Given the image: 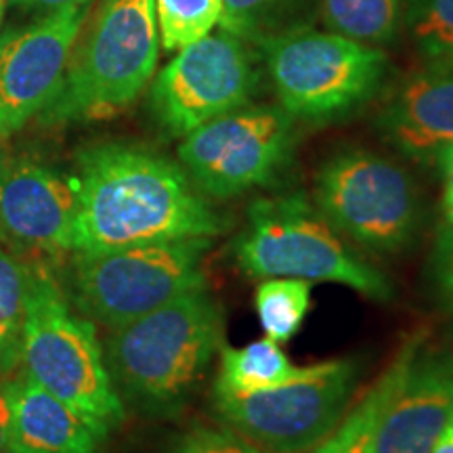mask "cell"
<instances>
[{
  "mask_svg": "<svg viewBox=\"0 0 453 453\" xmlns=\"http://www.w3.org/2000/svg\"><path fill=\"white\" fill-rule=\"evenodd\" d=\"M72 252L134 243L217 240L231 219L212 206L185 168L143 147L93 145L78 154Z\"/></svg>",
  "mask_w": 453,
  "mask_h": 453,
  "instance_id": "1",
  "label": "cell"
},
{
  "mask_svg": "<svg viewBox=\"0 0 453 453\" xmlns=\"http://www.w3.org/2000/svg\"><path fill=\"white\" fill-rule=\"evenodd\" d=\"M223 309L206 288L110 330L105 364L116 390L154 416H174L223 347Z\"/></svg>",
  "mask_w": 453,
  "mask_h": 453,
  "instance_id": "2",
  "label": "cell"
},
{
  "mask_svg": "<svg viewBox=\"0 0 453 453\" xmlns=\"http://www.w3.org/2000/svg\"><path fill=\"white\" fill-rule=\"evenodd\" d=\"M231 254L252 280L294 277L340 283L372 300L393 296L388 277L359 257L303 194L257 197Z\"/></svg>",
  "mask_w": 453,
  "mask_h": 453,
  "instance_id": "3",
  "label": "cell"
},
{
  "mask_svg": "<svg viewBox=\"0 0 453 453\" xmlns=\"http://www.w3.org/2000/svg\"><path fill=\"white\" fill-rule=\"evenodd\" d=\"M157 50L156 0H104L84 41L73 44L44 122H93L124 111L154 78Z\"/></svg>",
  "mask_w": 453,
  "mask_h": 453,
  "instance_id": "4",
  "label": "cell"
},
{
  "mask_svg": "<svg viewBox=\"0 0 453 453\" xmlns=\"http://www.w3.org/2000/svg\"><path fill=\"white\" fill-rule=\"evenodd\" d=\"M21 364L26 373L87 416L105 437L124 422L118 395L97 332L73 313L47 265H27L26 326Z\"/></svg>",
  "mask_w": 453,
  "mask_h": 453,
  "instance_id": "5",
  "label": "cell"
},
{
  "mask_svg": "<svg viewBox=\"0 0 453 453\" xmlns=\"http://www.w3.org/2000/svg\"><path fill=\"white\" fill-rule=\"evenodd\" d=\"M214 240L134 243L73 252L72 300L87 319L116 330L187 292L206 288L203 258Z\"/></svg>",
  "mask_w": 453,
  "mask_h": 453,
  "instance_id": "6",
  "label": "cell"
},
{
  "mask_svg": "<svg viewBox=\"0 0 453 453\" xmlns=\"http://www.w3.org/2000/svg\"><path fill=\"white\" fill-rule=\"evenodd\" d=\"M280 105L294 120L326 122L373 97L388 59L370 44L303 27L258 44Z\"/></svg>",
  "mask_w": 453,
  "mask_h": 453,
  "instance_id": "7",
  "label": "cell"
},
{
  "mask_svg": "<svg viewBox=\"0 0 453 453\" xmlns=\"http://www.w3.org/2000/svg\"><path fill=\"white\" fill-rule=\"evenodd\" d=\"M359 382L355 359L307 365L277 387L234 393L214 387L219 422L267 453H309L347 416Z\"/></svg>",
  "mask_w": 453,
  "mask_h": 453,
  "instance_id": "8",
  "label": "cell"
},
{
  "mask_svg": "<svg viewBox=\"0 0 453 453\" xmlns=\"http://www.w3.org/2000/svg\"><path fill=\"white\" fill-rule=\"evenodd\" d=\"M313 203L340 235L373 254L403 252L420 229V196L411 174L361 147L321 164Z\"/></svg>",
  "mask_w": 453,
  "mask_h": 453,
  "instance_id": "9",
  "label": "cell"
},
{
  "mask_svg": "<svg viewBox=\"0 0 453 453\" xmlns=\"http://www.w3.org/2000/svg\"><path fill=\"white\" fill-rule=\"evenodd\" d=\"M294 118L281 105H242L185 134L179 160L211 200L275 183L292 157Z\"/></svg>",
  "mask_w": 453,
  "mask_h": 453,
  "instance_id": "10",
  "label": "cell"
},
{
  "mask_svg": "<svg viewBox=\"0 0 453 453\" xmlns=\"http://www.w3.org/2000/svg\"><path fill=\"white\" fill-rule=\"evenodd\" d=\"M260 82L252 44L220 30L179 50L150 90L156 122L173 137L250 104Z\"/></svg>",
  "mask_w": 453,
  "mask_h": 453,
  "instance_id": "11",
  "label": "cell"
},
{
  "mask_svg": "<svg viewBox=\"0 0 453 453\" xmlns=\"http://www.w3.org/2000/svg\"><path fill=\"white\" fill-rule=\"evenodd\" d=\"M88 7L90 3L72 4L0 41L3 137L19 130L36 113H42L59 93Z\"/></svg>",
  "mask_w": 453,
  "mask_h": 453,
  "instance_id": "12",
  "label": "cell"
},
{
  "mask_svg": "<svg viewBox=\"0 0 453 453\" xmlns=\"http://www.w3.org/2000/svg\"><path fill=\"white\" fill-rule=\"evenodd\" d=\"M72 179L30 160L0 166V237L41 252H72Z\"/></svg>",
  "mask_w": 453,
  "mask_h": 453,
  "instance_id": "13",
  "label": "cell"
},
{
  "mask_svg": "<svg viewBox=\"0 0 453 453\" xmlns=\"http://www.w3.org/2000/svg\"><path fill=\"white\" fill-rule=\"evenodd\" d=\"M453 418V350H418L373 433V453H430Z\"/></svg>",
  "mask_w": 453,
  "mask_h": 453,
  "instance_id": "14",
  "label": "cell"
},
{
  "mask_svg": "<svg viewBox=\"0 0 453 453\" xmlns=\"http://www.w3.org/2000/svg\"><path fill=\"white\" fill-rule=\"evenodd\" d=\"M387 143L422 166H443L453 154V67H424L395 90L378 116Z\"/></svg>",
  "mask_w": 453,
  "mask_h": 453,
  "instance_id": "15",
  "label": "cell"
},
{
  "mask_svg": "<svg viewBox=\"0 0 453 453\" xmlns=\"http://www.w3.org/2000/svg\"><path fill=\"white\" fill-rule=\"evenodd\" d=\"M11 405L9 453H99L101 430L27 373L4 380Z\"/></svg>",
  "mask_w": 453,
  "mask_h": 453,
  "instance_id": "16",
  "label": "cell"
},
{
  "mask_svg": "<svg viewBox=\"0 0 453 453\" xmlns=\"http://www.w3.org/2000/svg\"><path fill=\"white\" fill-rule=\"evenodd\" d=\"M422 344V334L407 338L399 353L395 355V359L387 365V370L378 376V380L359 399L350 403L347 416L334 428L330 437L321 441L309 453H373V433H376L378 420H380L382 411L387 410L388 401L393 399L399 384L403 382L407 367H410L411 359Z\"/></svg>",
  "mask_w": 453,
  "mask_h": 453,
  "instance_id": "17",
  "label": "cell"
},
{
  "mask_svg": "<svg viewBox=\"0 0 453 453\" xmlns=\"http://www.w3.org/2000/svg\"><path fill=\"white\" fill-rule=\"evenodd\" d=\"M321 0H223L220 30L258 47L281 34L313 27Z\"/></svg>",
  "mask_w": 453,
  "mask_h": 453,
  "instance_id": "18",
  "label": "cell"
},
{
  "mask_svg": "<svg viewBox=\"0 0 453 453\" xmlns=\"http://www.w3.org/2000/svg\"><path fill=\"white\" fill-rule=\"evenodd\" d=\"M219 376L214 387L234 393H254L277 387L296 378L303 367L294 365L290 357L281 350V344L265 336L246 347H226L219 350Z\"/></svg>",
  "mask_w": 453,
  "mask_h": 453,
  "instance_id": "19",
  "label": "cell"
},
{
  "mask_svg": "<svg viewBox=\"0 0 453 453\" xmlns=\"http://www.w3.org/2000/svg\"><path fill=\"white\" fill-rule=\"evenodd\" d=\"M403 0H321L319 19L340 36L357 42H390L401 27Z\"/></svg>",
  "mask_w": 453,
  "mask_h": 453,
  "instance_id": "20",
  "label": "cell"
},
{
  "mask_svg": "<svg viewBox=\"0 0 453 453\" xmlns=\"http://www.w3.org/2000/svg\"><path fill=\"white\" fill-rule=\"evenodd\" d=\"M401 26L424 67H453V0H403Z\"/></svg>",
  "mask_w": 453,
  "mask_h": 453,
  "instance_id": "21",
  "label": "cell"
},
{
  "mask_svg": "<svg viewBox=\"0 0 453 453\" xmlns=\"http://www.w3.org/2000/svg\"><path fill=\"white\" fill-rule=\"evenodd\" d=\"M313 283L294 277H269L260 280L254 294V309L263 326L265 336L277 344L296 336L311 311Z\"/></svg>",
  "mask_w": 453,
  "mask_h": 453,
  "instance_id": "22",
  "label": "cell"
},
{
  "mask_svg": "<svg viewBox=\"0 0 453 453\" xmlns=\"http://www.w3.org/2000/svg\"><path fill=\"white\" fill-rule=\"evenodd\" d=\"M26 296L27 265L0 243V378L21 365Z\"/></svg>",
  "mask_w": 453,
  "mask_h": 453,
  "instance_id": "23",
  "label": "cell"
},
{
  "mask_svg": "<svg viewBox=\"0 0 453 453\" xmlns=\"http://www.w3.org/2000/svg\"><path fill=\"white\" fill-rule=\"evenodd\" d=\"M223 15V0H156L162 47L180 50L208 36Z\"/></svg>",
  "mask_w": 453,
  "mask_h": 453,
  "instance_id": "24",
  "label": "cell"
},
{
  "mask_svg": "<svg viewBox=\"0 0 453 453\" xmlns=\"http://www.w3.org/2000/svg\"><path fill=\"white\" fill-rule=\"evenodd\" d=\"M173 453H267L223 422L196 424L177 439Z\"/></svg>",
  "mask_w": 453,
  "mask_h": 453,
  "instance_id": "25",
  "label": "cell"
},
{
  "mask_svg": "<svg viewBox=\"0 0 453 453\" xmlns=\"http://www.w3.org/2000/svg\"><path fill=\"white\" fill-rule=\"evenodd\" d=\"M428 277L441 309L453 317V223L439 226L430 252Z\"/></svg>",
  "mask_w": 453,
  "mask_h": 453,
  "instance_id": "26",
  "label": "cell"
},
{
  "mask_svg": "<svg viewBox=\"0 0 453 453\" xmlns=\"http://www.w3.org/2000/svg\"><path fill=\"white\" fill-rule=\"evenodd\" d=\"M9 434H11V405L4 380L0 378V453H9Z\"/></svg>",
  "mask_w": 453,
  "mask_h": 453,
  "instance_id": "27",
  "label": "cell"
},
{
  "mask_svg": "<svg viewBox=\"0 0 453 453\" xmlns=\"http://www.w3.org/2000/svg\"><path fill=\"white\" fill-rule=\"evenodd\" d=\"M13 3L21 4V7L26 9H34V11H41L44 15H50L65 7H72V4L93 3V0H13Z\"/></svg>",
  "mask_w": 453,
  "mask_h": 453,
  "instance_id": "28",
  "label": "cell"
},
{
  "mask_svg": "<svg viewBox=\"0 0 453 453\" xmlns=\"http://www.w3.org/2000/svg\"><path fill=\"white\" fill-rule=\"evenodd\" d=\"M441 173H443V180H445V189H443L445 220L447 223H453V154L443 162Z\"/></svg>",
  "mask_w": 453,
  "mask_h": 453,
  "instance_id": "29",
  "label": "cell"
},
{
  "mask_svg": "<svg viewBox=\"0 0 453 453\" xmlns=\"http://www.w3.org/2000/svg\"><path fill=\"white\" fill-rule=\"evenodd\" d=\"M430 453H453V418L447 422V426L443 428V433H441V437Z\"/></svg>",
  "mask_w": 453,
  "mask_h": 453,
  "instance_id": "30",
  "label": "cell"
},
{
  "mask_svg": "<svg viewBox=\"0 0 453 453\" xmlns=\"http://www.w3.org/2000/svg\"><path fill=\"white\" fill-rule=\"evenodd\" d=\"M7 162V156H4V147H3V134H0V166Z\"/></svg>",
  "mask_w": 453,
  "mask_h": 453,
  "instance_id": "31",
  "label": "cell"
},
{
  "mask_svg": "<svg viewBox=\"0 0 453 453\" xmlns=\"http://www.w3.org/2000/svg\"><path fill=\"white\" fill-rule=\"evenodd\" d=\"M4 7H7V0H0V26H3V17H4Z\"/></svg>",
  "mask_w": 453,
  "mask_h": 453,
  "instance_id": "32",
  "label": "cell"
}]
</instances>
